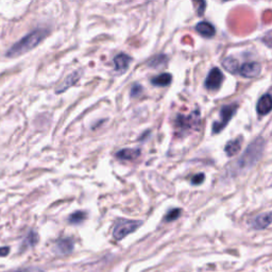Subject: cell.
Wrapping results in <instances>:
<instances>
[{"mask_svg":"<svg viewBox=\"0 0 272 272\" xmlns=\"http://www.w3.org/2000/svg\"><path fill=\"white\" fill-rule=\"evenodd\" d=\"M142 150L138 148H125L116 152V157L122 160H135L139 157Z\"/></svg>","mask_w":272,"mask_h":272,"instance_id":"10","label":"cell"},{"mask_svg":"<svg viewBox=\"0 0 272 272\" xmlns=\"http://www.w3.org/2000/svg\"><path fill=\"white\" fill-rule=\"evenodd\" d=\"M81 75H82V70H76V72H74L73 74H70L64 80V82L59 85V87L56 89V93L61 94V93L65 92L67 88L74 86L79 81L80 78H81Z\"/></svg>","mask_w":272,"mask_h":272,"instance_id":"8","label":"cell"},{"mask_svg":"<svg viewBox=\"0 0 272 272\" xmlns=\"http://www.w3.org/2000/svg\"><path fill=\"white\" fill-rule=\"evenodd\" d=\"M142 226H143V221H140V220L120 219L114 228L113 236L116 240H122L125 237H127L129 234L133 233V232H135L139 227H142Z\"/></svg>","mask_w":272,"mask_h":272,"instance_id":"3","label":"cell"},{"mask_svg":"<svg viewBox=\"0 0 272 272\" xmlns=\"http://www.w3.org/2000/svg\"><path fill=\"white\" fill-rule=\"evenodd\" d=\"M270 224H271V213L270 211H267V213L260 214L252 220L251 227L255 230H264L268 228Z\"/></svg>","mask_w":272,"mask_h":272,"instance_id":"11","label":"cell"},{"mask_svg":"<svg viewBox=\"0 0 272 272\" xmlns=\"http://www.w3.org/2000/svg\"><path fill=\"white\" fill-rule=\"evenodd\" d=\"M196 31L203 37L210 38L215 35L216 29L208 22H200L196 25Z\"/></svg>","mask_w":272,"mask_h":272,"instance_id":"14","label":"cell"},{"mask_svg":"<svg viewBox=\"0 0 272 272\" xmlns=\"http://www.w3.org/2000/svg\"><path fill=\"white\" fill-rule=\"evenodd\" d=\"M48 34L49 30L45 28H38L33 30L32 32H30L22 39H19L17 43H15L11 48H10L7 52V57L17 58L19 56L25 55L26 52L34 49L36 46L41 44L48 36Z\"/></svg>","mask_w":272,"mask_h":272,"instance_id":"1","label":"cell"},{"mask_svg":"<svg viewBox=\"0 0 272 272\" xmlns=\"http://www.w3.org/2000/svg\"><path fill=\"white\" fill-rule=\"evenodd\" d=\"M201 124V117L199 111H194L193 113L188 116L178 115L176 119V127L179 129L180 132H189L190 130H198Z\"/></svg>","mask_w":272,"mask_h":272,"instance_id":"4","label":"cell"},{"mask_svg":"<svg viewBox=\"0 0 272 272\" xmlns=\"http://www.w3.org/2000/svg\"><path fill=\"white\" fill-rule=\"evenodd\" d=\"M241 145H243V137L239 136L233 140H230V142L226 145L225 151L228 156H234L239 153V151L241 149Z\"/></svg>","mask_w":272,"mask_h":272,"instance_id":"15","label":"cell"},{"mask_svg":"<svg viewBox=\"0 0 272 272\" xmlns=\"http://www.w3.org/2000/svg\"><path fill=\"white\" fill-rule=\"evenodd\" d=\"M114 65H115V70L117 73H125L126 70L129 68L131 62H132V58L126 53H119L117 55L114 60Z\"/></svg>","mask_w":272,"mask_h":272,"instance_id":"9","label":"cell"},{"mask_svg":"<svg viewBox=\"0 0 272 272\" xmlns=\"http://www.w3.org/2000/svg\"><path fill=\"white\" fill-rule=\"evenodd\" d=\"M10 252V248L9 247H3L0 248V256L4 257V256H7L9 254Z\"/></svg>","mask_w":272,"mask_h":272,"instance_id":"26","label":"cell"},{"mask_svg":"<svg viewBox=\"0 0 272 272\" xmlns=\"http://www.w3.org/2000/svg\"><path fill=\"white\" fill-rule=\"evenodd\" d=\"M74 240L72 238H62L56 243V251L60 254H68L74 250Z\"/></svg>","mask_w":272,"mask_h":272,"instance_id":"13","label":"cell"},{"mask_svg":"<svg viewBox=\"0 0 272 272\" xmlns=\"http://www.w3.org/2000/svg\"><path fill=\"white\" fill-rule=\"evenodd\" d=\"M10 272H44L42 269L39 268H34V267H31V268H23V269H17V270H14V271H10Z\"/></svg>","mask_w":272,"mask_h":272,"instance_id":"24","label":"cell"},{"mask_svg":"<svg viewBox=\"0 0 272 272\" xmlns=\"http://www.w3.org/2000/svg\"><path fill=\"white\" fill-rule=\"evenodd\" d=\"M85 219H86V214L84 213V211L78 210L68 217V223L70 225H80V224H82Z\"/></svg>","mask_w":272,"mask_h":272,"instance_id":"19","label":"cell"},{"mask_svg":"<svg viewBox=\"0 0 272 272\" xmlns=\"http://www.w3.org/2000/svg\"><path fill=\"white\" fill-rule=\"evenodd\" d=\"M204 179H205L204 174L200 173V174L194 176L193 179H191V184H193V185H200V184H202L204 182Z\"/></svg>","mask_w":272,"mask_h":272,"instance_id":"22","label":"cell"},{"mask_svg":"<svg viewBox=\"0 0 272 272\" xmlns=\"http://www.w3.org/2000/svg\"><path fill=\"white\" fill-rule=\"evenodd\" d=\"M167 63H168V58L165 55H158V56L151 59L150 61L148 62V65L150 67L158 69V68L165 67L167 65Z\"/></svg>","mask_w":272,"mask_h":272,"instance_id":"18","label":"cell"},{"mask_svg":"<svg viewBox=\"0 0 272 272\" xmlns=\"http://www.w3.org/2000/svg\"><path fill=\"white\" fill-rule=\"evenodd\" d=\"M142 93H143V87L140 86L139 84H134L132 86V88H131V94L130 95H131V97L134 98V97L139 96Z\"/></svg>","mask_w":272,"mask_h":272,"instance_id":"23","label":"cell"},{"mask_svg":"<svg viewBox=\"0 0 272 272\" xmlns=\"http://www.w3.org/2000/svg\"><path fill=\"white\" fill-rule=\"evenodd\" d=\"M181 210L180 208H174V209H171L169 210L167 215L165 216V220L167 221V223H169V221H175L177 220L180 216H181Z\"/></svg>","mask_w":272,"mask_h":272,"instance_id":"20","label":"cell"},{"mask_svg":"<svg viewBox=\"0 0 272 272\" xmlns=\"http://www.w3.org/2000/svg\"><path fill=\"white\" fill-rule=\"evenodd\" d=\"M272 107V99L270 94H266L263 97H260L258 100L257 105H256V111L258 115H267L270 113Z\"/></svg>","mask_w":272,"mask_h":272,"instance_id":"12","label":"cell"},{"mask_svg":"<svg viewBox=\"0 0 272 272\" xmlns=\"http://www.w3.org/2000/svg\"><path fill=\"white\" fill-rule=\"evenodd\" d=\"M224 74L221 70L217 67H214L210 69V72L208 73L205 82H204V86L206 87V89L208 90H213V92H216L220 87L221 84L224 82Z\"/></svg>","mask_w":272,"mask_h":272,"instance_id":"6","label":"cell"},{"mask_svg":"<svg viewBox=\"0 0 272 272\" xmlns=\"http://www.w3.org/2000/svg\"><path fill=\"white\" fill-rule=\"evenodd\" d=\"M150 82H151V84L154 85V86H157V87L168 86L171 82H173V76H171L170 74H167V73L160 74V75L151 79Z\"/></svg>","mask_w":272,"mask_h":272,"instance_id":"16","label":"cell"},{"mask_svg":"<svg viewBox=\"0 0 272 272\" xmlns=\"http://www.w3.org/2000/svg\"><path fill=\"white\" fill-rule=\"evenodd\" d=\"M223 65L228 70V72H230L232 74H237L238 73V69H239V66H240L239 65V62H238V60H236L233 57L226 58L224 60V61H223Z\"/></svg>","mask_w":272,"mask_h":272,"instance_id":"17","label":"cell"},{"mask_svg":"<svg viewBox=\"0 0 272 272\" xmlns=\"http://www.w3.org/2000/svg\"><path fill=\"white\" fill-rule=\"evenodd\" d=\"M264 149V142L263 138L258 137L256 140H254L253 143H251L247 150L245 151V153L241 155L238 162V166L240 168H251L253 167L259 157L261 156V152H263Z\"/></svg>","mask_w":272,"mask_h":272,"instance_id":"2","label":"cell"},{"mask_svg":"<svg viewBox=\"0 0 272 272\" xmlns=\"http://www.w3.org/2000/svg\"><path fill=\"white\" fill-rule=\"evenodd\" d=\"M261 73V65L258 62H248L239 66L238 73L244 78H255Z\"/></svg>","mask_w":272,"mask_h":272,"instance_id":"7","label":"cell"},{"mask_svg":"<svg viewBox=\"0 0 272 272\" xmlns=\"http://www.w3.org/2000/svg\"><path fill=\"white\" fill-rule=\"evenodd\" d=\"M199 5H200V8H199V10H198V14H199V15H202V14H203V12L205 11L206 3H204V2H201V3H199Z\"/></svg>","mask_w":272,"mask_h":272,"instance_id":"25","label":"cell"},{"mask_svg":"<svg viewBox=\"0 0 272 272\" xmlns=\"http://www.w3.org/2000/svg\"><path fill=\"white\" fill-rule=\"evenodd\" d=\"M237 104L233 103V104H228V105H224L220 110V120L219 122H215L211 126V132L214 134H218L219 132H221L227 126L228 124L231 122V119L234 117V115L236 114L237 111Z\"/></svg>","mask_w":272,"mask_h":272,"instance_id":"5","label":"cell"},{"mask_svg":"<svg viewBox=\"0 0 272 272\" xmlns=\"http://www.w3.org/2000/svg\"><path fill=\"white\" fill-rule=\"evenodd\" d=\"M38 240V237H37V234L35 233V232H30L27 239H26V243L29 245V246H34Z\"/></svg>","mask_w":272,"mask_h":272,"instance_id":"21","label":"cell"}]
</instances>
